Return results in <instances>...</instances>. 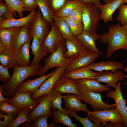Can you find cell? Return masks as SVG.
<instances>
[{"label": "cell", "mask_w": 127, "mask_h": 127, "mask_svg": "<svg viewBox=\"0 0 127 127\" xmlns=\"http://www.w3.org/2000/svg\"><path fill=\"white\" fill-rule=\"evenodd\" d=\"M43 67L40 64L27 66H21L17 63L13 68V71L10 79L0 85L3 96L7 98L13 97L15 91L25 79L32 76L38 75Z\"/></svg>", "instance_id": "1"}, {"label": "cell", "mask_w": 127, "mask_h": 127, "mask_svg": "<svg viewBox=\"0 0 127 127\" xmlns=\"http://www.w3.org/2000/svg\"><path fill=\"white\" fill-rule=\"evenodd\" d=\"M118 22L109 25L108 32L100 35L99 39L102 44L108 43L106 48V56L110 57L116 51L121 49L127 50V32Z\"/></svg>", "instance_id": "2"}, {"label": "cell", "mask_w": 127, "mask_h": 127, "mask_svg": "<svg viewBox=\"0 0 127 127\" xmlns=\"http://www.w3.org/2000/svg\"><path fill=\"white\" fill-rule=\"evenodd\" d=\"M82 19L84 31L89 33L95 31L101 20L100 11L93 3L83 2Z\"/></svg>", "instance_id": "3"}, {"label": "cell", "mask_w": 127, "mask_h": 127, "mask_svg": "<svg viewBox=\"0 0 127 127\" xmlns=\"http://www.w3.org/2000/svg\"><path fill=\"white\" fill-rule=\"evenodd\" d=\"M65 44L59 47L50 55L44 59V65L40 71L38 76L45 75L49 69L59 66H64L67 67L74 59H68L64 56V52L66 51Z\"/></svg>", "instance_id": "4"}, {"label": "cell", "mask_w": 127, "mask_h": 127, "mask_svg": "<svg viewBox=\"0 0 127 127\" xmlns=\"http://www.w3.org/2000/svg\"><path fill=\"white\" fill-rule=\"evenodd\" d=\"M27 25L32 38L36 36L43 43L51 26L49 23L44 18L39 8L34 17Z\"/></svg>", "instance_id": "5"}, {"label": "cell", "mask_w": 127, "mask_h": 127, "mask_svg": "<svg viewBox=\"0 0 127 127\" xmlns=\"http://www.w3.org/2000/svg\"><path fill=\"white\" fill-rule=\"evenodd\" d=\"M86 112L90 120L94 123H102L104 126L108 122L123 124L122 119L116 108L97 111L88 110Z\"/></svg>", "instance_id": "6"}, {"label": "cell", "mask_w": 127, "mask_h": 127, "mask_svg": "<svg viewBox=\"0 0 127 127\" xmlns=\"http://www.w3.org/2000/svg\"><path fill=\"white\" fill-rule=\"evenodd\" d=\"M32 95L29 92L23 91L17 88L13 97L6 101L10 104L28 110L30 112L38 105L40 99V97L37 100H33L31 97Z\"/></svg>", "instance_id": "7"}, {"label": "cell", "mask_w": 127, "mask_h": 127, "mask_svg": "<svg viewBox=\"0 0 127 127\" xmlns=\"http://www.w3.org/2000/svg\"><path fill=\"white\" fill-rule=\"evenodd\" d=\"M77 96L80 101L90 104L93 111L116 108L115 104H108L102 101L101 93L91 92L77 95Z\"/></svg>", "instance_id": "8"}, {"label": "cell", "mask_w": 127, "mask_h": 127, "mask_svg": "<svg viewBox=\"0 0 127 127\" xmlns=\"http://www.w3.org/2000/svg\"><path fill=\"white\" fill-rule=\"evenodd\" d=\"M121 81L118 82L115 90H109L108 91L106 96L114 99L116 104L115 108L122 119L124 127H127V107L126 105L127 101L123 96L120 87Z\"/></svg>", "instance_id": "9"}, {"label": "cell", "mask_w": 127, "mask_h": 127, "mask_svg": "<svg viewBox=\"0 0 127 127\" xmlns=\"http://www.w3.org/2000/svg\"><path fill=\"white\" fill-rule=\"evenodd\" d=\"M66 68L64 66L56 67L53 74L41 84L36 93L31 95V98L36 100L41 96L48 93L56 81L64 75Z\"/></svg>", "instance_id": "10"}, {"label": "cell", "mask_w": 127, "mask_h": 127, "mask_svg": "<svg viewBox=\"0 0 127 127\" xmlns=\"http://www.w3.org/2000/svg\"><path fill=\"white\" fill-rule=\"evenodd\" d=\"M75 81L78 89L81 94L91 92L101 93L109 90L107 84L102 85L96 80L81 79Z\"/></svg>", "instance_id": "11"}, {"label": "cell", "mask_w": 127, "mask_h": 127, "mask_svg": "<svg viewBox=\"0 0 127 127\" xmlns=\"http://www.w3.org/2000/svg\"><path fill=\"white\" fill-rule=\"evenodd\" d=\"M51 26V29L43 43L44 46L48 49L50 53L60 46L65 44V39L54 22Z\"/></svg>", "instance_id": "12"}, {"label": "cell", "mask_w": 127, "mask_h": 127, "mask_svg": "<svg viewBox=\"0 0 127 127\" xmlns=\"http://www.w3.org/2000/svg\"><path fill=\"white\" fill-rule=\"evenodd\" d=\"M38 105L28 115V117L31 122H33L36 118L40 116L47 115L51 118L52 116L49 93L41 96Z\"/></svg>", "instance_id": "13"}, {"label": "cell", "mask_w": 127, "mask_h": 127, "mask_svg": "<svg viewBox=\"0 0 127 127\" xmlns=\"http://www.w3.org/2000/svg\"><path fill=\"white\" fill-rule=\"evenodd\" d=\"M67 50L64 52V57L68 59L76 58L85 54L88 51L76 36L72 40L65 39Z\"/></svg>", "instance_id": "14"}, {"label": "cell", "mask_w": 127, "mask_h": 127, "mask_svg": "<svg viewBox=\"0 0 127 127\" xmlns=\"http://www.w3.org/2000/svg\"><path fill=\"white\" fill-rule=\"evenodd\" d=\"M52 89L60 92L62 94L71 93L78 96L81 95L78 89L75 80L66 77L64 75L56 81Z\"/></svg>", "instance_id": "15"}, {"label": "cell", "mask_w": 127, "mask_h": 127, "mask_svg": "<svg viewBox=\"0 0 127 127\" xmlns=\"http://www.w3.org/2000/svg\"><path fill=\"white\" fill-rule=\"evenodd\" d=\"M99 55L88 51L87 53L73 59L66 68L65 73L72 70L87 66L90 63L94 62L99 57Z\"/></svg>", "instance_id": "16"}, {"label": "cell", "mask_w": 127, "mask_h": 127, "mask_svg": "<svg viewBox=\"0 0 127 127\" xmlns=\"http://www.w3.org/2000/svg\"><path fill=\"white\" fill-rule=\"evenodd\" d=\"M125 77V74L118 70L114 72L111 71H105L104 72H99L96 76V80L99 82H103L107 84L109 87L115 88L118 82L123 81Z\"/></svg>", "instance_id": "17"}, {"label": "cell", "mask_w": 127, "mask_h": 127, "mask_svg": "<svg viewBox=\"0 0 127 127\" xmlns=\"http://www.w3.org/2000/svg\"><path fill=\"white\" fill-rule=\"evenodd\" d=\"M76 37L88 51L100 55L103 54L98 49L96 45V42L99 39L100 35L97 33L95 31L89 33L83 30Z\"/></svg>", "instance_id": "18"}, {"label": "cell", "mask_w": 127, "mask_h": 127, "mask_svg": "<svg viewBox=\"0 0 127 127\" xmlns=\"http://www.w3.org/2000/svg\"><path fill=\"white\" fill-rule=\"evenodd\" d=\"M31 46L32 54L34 56L31 62V65H37L41 60L50 53L48 49L44 45L43 42L36 36H34Z\"/></svg>", "instance_id": "19"}, {"label": "cell", "mask_w": 127, "mask_h": 127, "mask_svg": "<svg viewBox=\"0 0 127 127\" xmlns=\"http://www.w3.org/2000/svg\"><path fill=\"white\" fill-rule=\"evenodd\" d=\"M32 39L28 31L27 25L18 27L17 32L11 39L12 49L14 51L16 50L25 43H30Z\"/></svg>", "instance_id": "20"}, {"label": "cell", "mask_w": 127, "mask_h": 127, "mask_svg": "<svg viewBox=\"0 0 127 127\" xmlns=\"http://www.w3.org/2000/svg\"><path fill=\"white\" fill-rule=\"evenodd\" d=\"M123 0H114L104 4H101L98 8L100 12L101 20L104 23L113 21L114 13L123 3Z\"/></svg>", "instance_id": "21"}, {"label": "cell", "mask_w": 127, "mask_h": 127, "mask_svg": "<svg viewBox=\"0 0 127 127\" xmlns=\"http://www.w3.org/2000/svg\"><path fill=\"white\" fill-rule=\"evenodd\" d=\"M77 95L67 93L63 96V100L65 103L64 109L71 112L72 111L86 112L88 110L86 103H82L78 98Z\"/></svg>", "instance_id": "22"}, {"label": "cell", "mask_w": 127, "mask_h": 127, "mask_svg": "<svg viewBox=\"0 0 127 127\" xmlns=\"http://www.w3.org/2000/svg\"><path fill=\"white\" fill-rule=\"evenodd\" d=\"M55 69L48 74L40 76L34 79H29L23 81L17 87L23 91L29 92L32 95L38 90L41 84L47 79L52 75L54 73Z\"/></svg>", "instance_id": "23"}, {"label": "cell", "mask_w": 127, "mask_h": 127, "mask_svg": "<svg viewBox=\"0 0 127 127\" xmlns=\"http://www.w3.org/2000/svg\"><path fill=\"white\" fill-rule=\"evenodd\" d=\"M90 69L98 72L110 70L114 72L118 69H122L123 65L121 63L115 61H102L93 62L87 66Z\"/></svg>", "instance_id": "24"}, {"label": "cell", "mask_w": 127, "mask_h": 127, "mask_svg": "<svg viewBox=\"0 0 127 127\" xmlns=\"http://www.w3.org/2000/svg\"><path fill=\"white\" fill-rule=\"evenodd\" d=\"M36 12L31 11L26 16L16 19L14 17L6 19L0 21V28L11 27H19L25 25H27L32 20Z\"/></svg>", "instance_id": "25"}, {"label": "cell", "mask_w": 127, "mask_h": 127, "mask_svg": "<svg viewBox=\"0 0 127 127\" xmlns=\"http://www.w3.org/2000/svg\"><path fill=\"white\" fill-rule=\"evenodd\" d=\"M87 66L74 70L64 74L67 77L70 78L74 80L81 79H87L96 80L95 77L98 72H95Z\"/></svg>", "instance_id": "26"}, {"label": "cell", "mask_w": 127, "mask_h": 127, "mask_svg": "<svg viewBox=\"0 0 127 127\" xmlns=\"http://www.w3.org/2000/svg\"><path fill=\"white\" fill-rule=\"evenodd\" d=\"M30 43H25L20 48L14 51L16 62L21 66H27L29 65L30 64Z\"/></svg>", "instance_id": "27"}, {"label": "cell", "mask_w": 127, "mask_h": 127, "mask_svg": "<svg viewBox=\"0 0 127 127\" xmlns=\"http://www.w3.org/2000/svg\"><path fill=\"white\" fill-rule=\"evenodd\" d=\"M0 62L1 65L9 69L13 68L17 63L14 51L8 48L0 52Z\"/></svg>", "instance_id": "28"}, {"label": "cell", "mask_w": 127, "mask_h": 127, "mask_svg": "<svg viewBox=\"0 0 127 127\" xmlns=\"http://www.w3.org/2000/svg\"><path fill=\"white\" fill-rule=\"evenodd\" d=\"M53 19L63 38L64 39L72 40L74 36L71 31L68 23L64 19L55 15L53 16Z\"/></svg>", "instance_id": "29"}, {"label": "cell", "mask_w": 127, "mask_h": 127, "mask_svg": "<svg viewBox=\"0 0 127 127\" xmlns=\"http://www.w3.org/2000/svg\"><path fill=\"white\" fill-rule=\"evenodd\" d=\"M49 93L51 100V109L53 111L56 109L66 114L69 115L70 112L67 111L62 108V99L63 96L59 92L52 89Z\"/></svg>", "instance_id": "30"}, {"label": "cell", "mask_w": 127, "mask_h": 127, "mask_svg": "<svg viewBox=\"0 0 127 127\" xmlns=\"http://www.w3.org/2000/svg\"><path fill=\"white\" fill-rule=\"evenodd\" d=\"M83 2L81 0L66 1L63 6L54 15L63 18L68 16L72 11Z\"/></svg>", "instance_id": "31"}, {"label": "cell", "mask_w": 127, "mask_h": 127, "mask_svg": "<svg viewBox=\"0 0 127 127\" xmlns=\"http://www.w3.org/2000/svg\"><path fill=\"white\" fill-rule=\"evenodd\" d=\"M44 19L48 21L51 26L54 22L53 17L54 14L51 9L48 0H36Z\"/></svg>", "instance_id": "32"}, {"label": "cell", "mask_w": 127, "mask_h": 127, "mask_svg": "<svg viewBox=\"0 0 127 127\" xmlns=\"http://www.w3.org/2000/svg\"><path fill=\"white\" fill-rule=\"evenodd\" d=\"M53 120L55 124L61 123L65 126L69 127H77V124L73 123L68 115L58 110L53 111Z\"/></svg>", "instance_id": "33"}, {"label": "cell", "mask_w": 127, "mask_h": 127, "mask_svg": "<svg viewBox=\"0 0 127 127\" xmlns=\"http://www.w3.org/2000/svg\"><path fill=\"white\" fill-rule=\"evenodd\" d=\"M18 28L11 27L0 28V40L12 49L11 42L12 37L17 32Z\"/></svg>", "instance_id": "34"}, {"label": "cell", "mask_w": 127, "mask_h": 127, "mask_svg": "<svg viewBox=\"0 0 127 127\" xmlns=\"http://www.w3.org/2000/svg\"><path fill=\"white\" fill-rule=\"evenodd\" d=\"M13 12L16 17V12L18 13L19 18L23 17V12L24 11H28L24 7L23 4L21 0H3Z\"/></svg>", "instance_id": "35"}, {"label": "cell", "mask_w": 127, "mask_h": 127, "mask_svg": "<svg viewBox=\"0 0 127 127\" xmlns=\"http://www.w3.org/2000/svg\"><path fill=\"white\" fill-rule=\"evenodd\" d=\"M30 113L28 110L21 108L16 118L7 126V127H16L26 122H31L28 115Z\"/></svg>", "instance_id": "36"}, {"label": "cell", "mask_w": 127, "mask_h": 127, "mask_svg": "<svg viewBox=\"0 0 127 127\" xmlns=\"http://www.w3.org/2000/svg\"><path fill=\"white\" fill-rule=\"evenodd\" d=\"M76 111H72L70 113L69 115L71 117H74L78 122H80L84 127H101L104 126L102 123H97L92 122L88 116L83 118L80 117L77 114Z\"/></svg>", "instance_id": "37"}, {"label": "cell", "mask_w": 127, "mask_h": 127, "mask_svg": "<svg viewBox=\"0 0 127 127\" xmlns=\"http://www.w3.org/2000/svg\"><path fill=\"white\" fill-rule=\"evenodd\" d=\"M21 108L17 106L8 103L5 100L0 102V111L2 113L12 114L18 113Z\"/></svg>", "instance_id": "38"}, {"label": "cell", "mask_w": 127, "mask_h": 127, "mask_svg": "<svg viewBox=\"0 0 127 127\" xmlns=\"http://www.w3.org/2000/svg\"><path fill=\"white\" fill-rule=\"evenodd\" d=\"M3 0H0V21L15 16L13 11L10 8Z\"/></svg>", "instance_id": "39"}, {"label": "cell", "mask_w": 127, "mask_h": 127, "mask_svg": "<svg viewBox=\"0 0 127 127\" xmlns=\"http://www.w3.org/2000/svg\"><path fill=\"white\" fill-rule=\"evenodd\" d=\"M63 18L68 23L71 31L74 36H77L82 32L83 27V23L78 24L73 21L69 16Z\"/></svg>", "instance_id": "40"}, {"label": "cell", "mask_w": 127, "mask_h": 127, "mask_svg": "<svg viewBox=\"0 0 127 127\" xmlns=\"http://www.w3.org/2000/svg\"><path fill=\"white\" fill-rule=\"evenodd\" d=\"M49 116L45 115L39 116L33 121V123L30 125L32 127H56L53 123L48 124L47 121Z\"/></svg>", "instance_id": "41"}, {"label": "cell", "mask_w": 127, "mask_h": 127, "mask_svg": "<svg viewBox=\"0 0 127 127\" xmlns=\"http://www.w3.org/2000/svg\"><path fill=\"white\" fill-rule=\"evenodd\" d=\"M83 3V2L77 7L68 16L73 21L78 24L82 23Z\"/></svg>", "instance_id": "42"}, {"label": "cell", "mask_w": 127, "mask_h": 127, "mask_svg": "<svg viewBox=\"0 0 127 127\" xmlns=\"http://www.w3.org/2000/svg\"><path fill=\"white\" fill-rule=\"evenodd\" d=\"M119 14L116 20L118 21L122 26L127 23V5L123 3L119 8Z\"/></svg>", "instance_id": "43"}, {"label": "cell", "mask_w": 127, "mask_h": 127, "mask_svg": "<svg viewBox=\"0 0 127 127\" xmlns=\"http://www.w3.org/2000/svg\"><path fill=\"white\" fill-rule=\"evenodd\" d=\"M18 113L4 115L0 112V127H7L10 123L16 118Z\"/></svg>", "instance_id": "44"}, {"label": "cell", "mask_w": 127, "mask_h": 127, "mask_svg": "<svg viewBox=\"0 0 127 127\" xmlns=\"http://www.w3.org/2000/svg\"><path fill=\"white\" fill-rule=\"evenodd\" d=\"M67 0H48L50 8L54 14L64 5Z\"/></svg>", "instance_id": "45"}, {"label": "cell", "mask_w": 127, "mask_h": 127, "mask_svg": "<svg viewBox=\"0 0 127 127\" xmlns=\"http://www.w3.org/2000/svg\"><path fill=\"white\" fill-rule=\"evenodd\" d=\"M8 69V68L0 65V80L3 83L8 81L11 78Z\"/></svg>", "instance_id": "46"}, {"label": "cell", "mask_w": 127, "mask_h": 127, "mask_svg": "<svg viewBox=\"0 0 127 127\" xmlns=\"http://www.w3.org/2000/svg\"><path fill=\"white\" fill-rule=\"evenodd\" d=\"M24 8L28 12L35 11L37 5L36 0H22Z\"/></svg>", "instance_id": "47"}, {"label": "cell", "mask_w": 127, "mask_h": 127, "mask_svg": "<svg viewBox=\"0 0 127 127\" xmlns=\"http://www.w3.org/2000/svg\"><path fill=\"white\" fill-rule=\"evenodd\" d=\"M73 0H67V1H71ZM83 2L88 3L92 2L94 3L98 8L99 6L101 4L100 0H81Z\"/></svg>", "instance_id": "48"}, {"label": "cell", "mask_w": 127, "mask_h": 127, "mask_svg": "<svg viewBox=\"0 0 127 127\" xmlns=\"http://www.w3.org/2000/svg\"><path fill=\"white\" fill-rule=\"evenodd\" d=\"M9 48L4 43L0 40V52Z\"/></svg>", "instance_id": "49"}, {"label": "cell", "mask_w": 127, "mask_h": 127, "mask_svg": "<svg viewBox=\"0 0 127 127\" xmlns=\"http://www.w3.org/2000/svg\"><path fill=\"white\" fill-rule=\"evenodd\" d=\"M3 92V90L1 87L0 86V102L4 100H7L9 99V98H5L3 96L2 93Z\"/></svg>", "instance_id": "50"}, {"label": "cell", "mask_w": 127, "mask_h": 127, "mask_svg": "<svg viewBox=\"0 0 127 127\" xmlns=\"http://www.w3.org/2000/svg\"><path fill=\"white\" fill-rule=\"evenodd\" d=\"M105 4L107 3L111 2L114 0H101Z\"/></svg>", "instance_id": "51"}, {"label": "cell", "mask_w": 127, "mask_h": 127, "mask_svg": "<svg viewBox=\"0 0 127 127\" xmlns=\"http://www.w3.org/2000/svg\"><path fill=\"white\" fill-rule=\"evenodd\" d=\"M122 28L127 32V23L124 26H122Z\"/></svg>", "instance_id": "52"}, {"label": "cell", "mask_w": 127, "mask_h": 127, "mask_svg": "<svg viewBox=\"0 0 127 127\" xmlns=\"http://www.w3.org/2000/svg\"><path fill=\"white\" fill-rule=\"evenodd\" d=\"M123 70L126 72H127V67H125L124 68ZM127 77V75H125V77Z\"/></svg>", "instance_id": "53"}, {"label": "cell", "mask_w": 127, "mask_h": 127, "mask_svg": "<svg viewBox=\"0 0 127 127\" xmlns=\"http://www.w3.org/2000/svg\"><path fill=\"white\" fill-rule=\"evenodd\" d=\"M127 3V0H123V3L125 4Z\"/></svg>", "instance_id": "54"}, {"label": "cell", "mask_w": 127, "mask_h": 127, "mask_svg": "<svg viewBox=\"0 0 127 127\" xmlns=\"http://www.w3.org/2000/svg\"><path fill=\"white\" fill-rule=\"evenodd\" d=\"M126 85H127V84H126Z\"/></svg>", "instance_id": "55"}, {"label": "cell", "mask_w": 127, "mask_h": 127, "mask_svg": "<svg viewBox=\"0 0 127 127\" xmlns=\"http://www.w3.org/2000/svg\"></svg>", "instance_id": "56"}]
</instances>
